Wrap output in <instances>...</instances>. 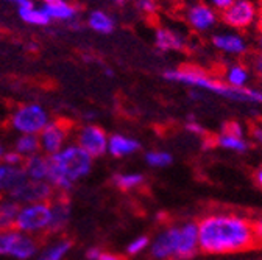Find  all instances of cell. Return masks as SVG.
I'll return each mask as SVG.
<instances>
[{
    "label": "cell",
    "mask_w": 262,
    "mask_h": 260,
    "mask_svg": "<svg viewBox=\"0 0 262 260\" xmlns=\"http://www.w3.org/2000/svg\"><path fill=\"white\" fill-rule=\"evenodd\" d=\"M200 248L206 252L223 254L247 249L254 242L253 224L231 215H214L199 224Z\"/></svg>",
    "instance_id": "1"
},
{
    "label": "cell",
    "mask_w": 262,
    "mask_h": 260,
    "mask_svg": "<svg viewBox=\"0 0 262 260\" xmlns=\"http://www.w3.org/2000/svg\"><path fill=\"white\" fill-rule=\"evenodd\" d=\"M162 78L169 83L181 84L189 89H199L208 95H217L220 99L234 102V103L262 105V89L251 87V86L231 87L225 81L211 77L208 72H205L199 67L184 66V67L166 69L162 72Z\"/></svg>",
    "instance_id": "2"
},
{
    "label": "cell",
    "mask_w": 262,
    "mask_h": 260,
    "mask_svg": "<svg viewBox=\"0 0 262 260\" xmlns=\"http://www.w3.org/2000/svg\"><path fill=\"white\" fill-rule=\"evenodd\" d=\"M50 170L47 182L58 192H69L75 182L86 178L94 164V157L77 144H68L58 153L49 156Z\"/></svg>",
    "instance_id": "3"
},
{
    "label": "cell",
    "mask_w": 262,
    "mask_h": 260,
    "mask_svg": "<svg viewBox=\"0 0 262 260\" xmlns=\"http://www.w3.org/2000/svg\"><path fill=\"white\" fill-rule=\"evenodd\" d=\"M50 112L41 103H24L10 117V126L17 134H36L49 125Z\"/></svg>",
    "instance_id": "4"
},
{
    "label": "cell",
    "mask_w": 262,
    "mask_h": 260,
    "mask_svg": "<svg viewBox=\"0 0 262 260\" xmlns=\"http://www.w3.org/2000/svg\"><path fill=\"white\" fill-rule=\"evenodd\" d=\"M52 223V206L49 201L22 204L17 214L14 227L25 234H38L49 231Z\"/></svg>",
    "instance_id": "5"
},
{
    "label": "cell",
    "mask_w": 262,
    "mask_h": 260,
    "mask_svg": "<svg viewBox=\"0 0 262 260\" xmlns=\"http://www.w3.org/2000/svg\"><path fill=\"white\" fill-rule=\"evenodd\" d=\"M259 13L254 0H233L231 5L220 11V20L228 28L244 33L256 27Z\"/></svg>",
    "instance_id": "6"
},
{
    "label": "cell",
    "mask_w": 262,
    "mask_h": 260,
    "mask_svg": "<svg viewBox=\"0 0 262 260\" xmlns=\"http://www.w3.org/2000/svg\"><path fill=\"white\" fill-rule=\"evenodd\" d=\"M212 47L231 58H242L250 53V41L245 33L237 30H222L211 36Z\"/></svg>",
    "instance_id": "7"
},
{
    "label": "cell",
    "mask_w": 262,
    "mask_h": 260,
    "mask_svg": "<svg viewBox=\"0 0 262 260\" xmlns=\"http://www.w3.org/2000/svg\"><path fill=\"white\" fill-rule=\"evenodd\" d=\"M219 13L206 2H193L186 10V22L196 33H209L220 22Z\"/></svg>",
    "instance_id": "8"
},
{
    "label": "cell",
    "mask_w": 262,
    "mask_h": 260,
    "mask_svg": "<svg viewBox=\"0 0 262 260\" xmlns=\"http://www.w3.org/2000/svg\"><path fill=\"white\" fill-rule=\"evenodd\" d=\"M110 136L98 125H83L77 129L75 144L86 150L92 157H100L108 153Z\"/></svg>",
    "instance_id": "9"
},
{
    "label": "cell",
    "mask_w": 262,
    "mask_h": 260,
    "mask_svg": "<svg viewBox=\"0 0 262 260\" xmlns=\"http://www.w3.org/2000/svg\"><path fill=\"white\" fill-rule=\"evenodd\" d=\"M55 197V188L47 181H25L22 185L14 188L8 193V198L17 201L19 204H30V203H44L52 201Z\"/></svg>",
    "instance_id": "10"
},
{
    "label": "cell",
    "mask_w": 262,
    "mask_h": 260,
    "mask_svg": "<svg viewBox=\"0 0 262 260\" xmlns=\"http://www.w3.org/2000/svg\"><path fill=\"white\" fill-rule=\"evenodd\" d=\"M71 129L62 120H50L49 125L39 133L41 153L52 156L68 145Z\"/></svg>",
    "instance_id": "11"
},
{
    "label": "cell",
    "mask_w": 262,
    "mask_h": 260,
    "mask_svg": "<svg viewBox=\"0 0 262 260\" xmlns=\"http://www.w3.org/2000/svg\"><path fill=\"white\" fill-rule=\"evenodd\" d=\"M155 47L162 53H178L187 49V36L173 27H158L153 33Z\"/></svg>",
    "instance_id": "12"
},
{
    "label": "cell",
    "mask_w": 262,
    "mask_h": 260,
    "mask_svg": "<svg viewBox=\"0 0 262 260\" xmlns=\"http://www.w3.org/2000/svg\"><path fill=\"white\" fill-rule=\"evenodd\" d=\"M41 5L47 11L52 22L74 23L78 20L80 10L69 0H41Z\"/></svg>",
    "instance_id": "13"
},
{
    "label": "cell",
    "mask_w": 262,
    "mask_h": 260,
    "mask_svg": "<svg viewBox=\"0 0 262 260\" xmlns=\"http://www.w3.org/2000/svg\"><path fill=\"white\" fill-rule=\"evenodd\" d=\"M180 243V227H169L156 237V240L151 245V255L155 258H169L172 255H177Z\"/></svg>",
    "instance_id": "14"
},
{
    "label": "cell",
    "mask_w": 262,
    "mask_h": 260,
    "mask_svg": "<svg viewBox=\"0 0 262 260\" xmlns=\"http://www.w3.org/2000/svg\"><path fill=\"white\" fill-rule=\"evenodd\" d=\"M251 78H253V70L241 61L228 64L222 74V81H225L231 87H248Z\"/></svg>",
    "instance_id": "15"
},
{
    "label": "cell",
    "mask_w": 262,
    "mask_h": 260,
    "mask_svg": "<svg viewBox=\"0 0 262 260\" xmlns=\"http://www.w3.org/2000/svg\"><path fill=\"white\" fill-rule=\"evenodd\" d=\"M200 246V235H199V224L187 223L180 227V243L177 255L181 258L190 257L196 252Z\"/></svg>",
    "instance_id": "16"
},
{
    "label": "cell",
    "mask_w": 262,
    "mask_h": 260,
    "mask_svg": "<svg viewBox=\"0 0 262 260\" xmlns=\"http://www.w3.org/2000/svg\"><path fill=\"white\" fill-rule=\"evenodd\" d=\"M28 181L22 166H8L0 162V193H11L14 188Z\"/></svg>",
    "instance_id": "17"
},
{
    "label": "cell",
    "mask_w": 262,
    "mask_h": 260,
    "mask_svg": "<svg viewBox=\"0 0 262 260\" xmlns=\"http://www.w3.org/2000/svg\"><path fill=\"white\" fill-rule=\"evenodd\" d=\"M50 206H52V223L49 231L61 232L71 220V203L62 195H58V197L52 198Z\"/></svg>",
    "instance_id": "18"
},
{
    "label": "cell",
    "mask_w": 262,
    "mask_h": 260,
    "mask_svg": "<svg viewBox=\"0 0 262 260\" xmlns=\"http://www.w3.org/2000/svg\"><path fill=\"white\" fill-rule=\"evenodd\" d=\"M141 150V142L125 134H111L108 139V154L113 157H126Z\"/></svg>",
    "instance_id": "19"
},
{
    "label": "cell",
    "mask_w": 262,
    "mask_h": 260,
    "mask_svg": "<svg viewBox=\"0 0 262 260\" xmlns=\"http://www.w3.org/2000/svg\"><path fill=\"white\" fill-rule=\"evenodd\" d=\"M28 179L31 181H47L49 170H50V160L49 156L44 153L33 154L24 159L22 164Z\"/></svg>",
    "instance_id": "20"
},
{
    "label": "cell",
    "mask_w": 262,
    "mask_h": 260,
    "mask_svg": "<svg viewBox=\"0 0 262 260\" xmlns=\"http://www.w3.org/2000/svg\"><path fill=\"white\" fill-rule=\"evenodd\" d=\"M86 27L97 35H111L116 30V19L105 10H92L86 17Z\"/></svg>",
    "instance_id": "21"
},
{
    "label": "cell",
    "mask_w": 262,
    "mask_h": 260,
    "mask_svg": "<svg viewBox=\"0 0 262 260\" xmlns=\"http://www.w3.org/2000/svg\"><path fill=\"white\" fill-rule=\"evenodd\" d=\"M17 16L24 23L31 25V27H47L52 22L47 11L42 8V5L36 7L35 4L25 8H17Z\"/></svg>",
    "instance_id": "22"
},
{
    "label": "cell",
    "mask_w": 262,
    "mask_h": 260,
    "mask_svg": "<svg viewBox=\"0 0 262 260\" xmlns=\"http://www.w3.org/2000/svg\"><path fill=\"white\" fill-rule=\"evenodd\" d=\"M20 206L17 201L7 198L0 200V231H8L14 227L17 214L20 210Z\"/></svg>",
    "instance_id": "23"
},
{
    "label": "cell",
    "mask_w": 262,
    "mask_h": 260,
    "mask_svg": "<svg viewBox=\"0 0 262 260\" xmlns=\"http://www.w3.org/2000/svg\"><path fill=\"white\" fill-rule=\"evenodd\" d=\"M215 144L223 148V150H229V151H236V153H245L248 148H250V144L245 137L242 136H236V134H231L222 129V131L217 134L215 137Z\"/></svg>",
    "instance_id": "24"
},
{
    "label": "cell",
    "mask_w": 262,
    "mask_h": 260,
    "mask_svg": "<svg viewBox=\"0 0 262 260\" xmlns=\"http://www.w3.org/2000/svg\"><path fill=\"white\" fill-rule=\"evenodd\" d=\"M13 150H16L24 157L41 153L39 136H36V134H19L17 139L14 140V148Z\"/></svg>",
    "instance_id": "25"
},
{
    "label": "cell",
    "mask_w": 262,
    "mask_h": 260,
    "mask_svg": "<svg viewBox=\"0 0 262 260\" xmlns=\"http://www.w3.org/2000/svg\"><path fill=\"white\" fill-rule=\"evenodd\" d=\"M71 249H72V242L68 239H62L47 246L36 260H62Z\"/></svg>",
    "instance_id": "26"
},
{
    "label": "cell",
    "mask_w": 262,
    "mask_h": 260,
    "mask_svg": "<svg viewBox=\"0 0 262 260\" xmlns=\"http://www.w3.org/2000/svg\"><path fill=\"white\" fill-rule=\"evenodd\" d=\"M113 182L116 187H119L120 190H131L136 188L144 182V175L142 173H117L113 176Z\"/></svg>",
    "instance_id": "27"
},
{
    "label": "cell",
    "mask_w": 262,
    "mask_h": 260,
    "mask_svg": "<svg viewBox=\"0 0 262 260\" xmlns=\"http://www.w3.org/2000/svg\"><path fill=\"white\" fill-rule=\"evenodd\" d=\"M145 162L153 169H164L173 164V156L169 151L151 150L145 153Z\"/></svg>",
    "instance_id": "28"
},
{
    "label": "cell",
    "mask_w": 262,
    "mask_h": 260,
    "mask_svg": "<svg viewBox=\"0 0 262 260\" xmlns=\"http://www.w3.org/2000/svg\"><path fill=\"white\" fill-rule=\"evenodd\" d=\"M135 5H136V10L145 16H153L158 11L156 0H135Z\"/></svg>",
    "instance_id": "29"
},
{
    "label": "cell",
    "mask_w": 262,
    "mask_h": 260,
    "mask_svg": "<svg viewBox=\"0 0 262 260\" xmlns=\"http://www.w3.org/2000/svg\"><path fill=\"white\" fill-rule=\"evenodd\" d=\"M148 243H150L148 237L141 235V237L135 239L133 242H131V243L126 246V252H128V254H131V255H135V254H138V252L144 251V249L148 246Z\"/></svg>",
    "instance_id": "30"
},
{
    "label": "cell",
    "mask_w": 262,
    "mask_h": 260,
    "mask_svg": "<svg viewBox=\"0 0 262 260\" xmlns=\"http://www.w3.org/2000/svg\"><path fill=\"white\" fill-rule=\"evenodd\" d=\"M24 156H20L16 150H7L4 157H2V162L4 164H8V166H22L24 164Z\"/></svg>",
    "instance_id": "31"
},
{
    "label": "cell",
    "mask_w": 262,
    "mask_h": 260,
    "mask_svg": "<svg viewBox=\"0 0 262 260\" xmlns=\"http://www.w3.org/2000/svg\"><path fill=\"white\" fill-rule=\"evenodd\" d=\"M222 129H225V131L231 133V134L245 137V129H244L242 123H239V122H229V123H225V126H223Z\"/></svg>",
    "instance_id": "32"
},
{
    "label": "cell",
    "mask_w": 262,
    "mask_h": 260,
    "mask_svg": "<svg viewBox=\"0 0 262 260\" xmlns=\"http://www.w3.org/2000/svg\"><path fill=\"white\" fill-rule=\"evenodd\" d=\"M203 2H206L208 5H211L217 11H223L225 8H228L229 5H231L233 0H203Z\"/></svg>",
    "instance_id": "33"
},
{
    "label": "cell",
    "mask_w": 262,
    "mask_h": 260,
    "mask_svg": "<svg viewBox=\"0 0 262 260\" xmlns=\"http://www.w3.org/2000/svg\"><path fill=\"white\" fill-rule=\"evenodd\" d=\"M186 129H187L189 133H192V134H203L205 133V128L199 122H193V120H189L186 123Z\"/></svg>",
    "instance_id": "34"
},
{
    "label": "cell",
    "mask_w": 262,
    "mask_h": 260,
    "mask_svg": "<svg viewBox=\"0 0 262 260\" xmlns=\"http://www.w3.org/2000/svg\"><path fill=\"white\" fill-rule=\"evenodd\" d=\"M253 70L259 75V77H262V53H256L254 55V58H253Z\"/></svg>",
    "instance_id": "35"
},
{
    "label": "cell",
    "mask_w": 262,
    "mask_h": 260,
    "mask_svg": "<svg viewBox=\"0 0 262 260\" xmlns=\"http://www.w3.org/2000/svg\"><path fill=\"white\" fill-rule=\"evenodd\" d=\"M2 2L14 5L16 8H25V7H30L35 4V0H2Z\"/></svg>",
    "instance_id": "36"
},
{
    "label": "cell",
    "mask_w": 262,
    "mask_h": 260,
    "mask_svg": "<svg viewBox=\"0 0 262 260\" xmlns=\"http://www.w3.org/2000/svg\"><path fill=\"white\" fill-rule=\"evenodd\" d=\"M208 93H205V92H202V90H199V89H189L187 90V97L190 100H193V102H199V100H202V99H205Z\"/></svg>",
    "instance_id": "37"
},
{
    "label": "cell",
    "mask_w": 262,
    "mask_h": 260,
    "mask_svg": "<svg viewBox=\"0 0 262 260\" xmlns=\"http://www.w3.org/2000/svg\"><path fill=\"white\" fill-rule=\"evenodd\" d=\"M251 137L262 145V125H257V126H253L251 128Z\"/></svg>",
    "instance_id": "38"
},
{
    "label": "cell",
    "mask_w": 262,
    "mask_h": 260,
    "mask_svg": "<svg viewBox=\"0 0 262 260\" xmlns=\"http://www.w3.org/2000/svg\"><path fill=\"white\" fill-rule=\"evenodd\" d=\"M100 254H102V249H98V248H91V249L86 251V258H88V260H98Z\"/></svg>",
    "instance_id": "39"
},
{
    "label": "cell",
    "mask_w": 262,
    "mask_h": 260,
    "mask_svg": "<svg viewBox=\"0 0 262 260\" xmlns=\"http://www.w3.org/2000/svg\"><path fill=\"white\" fill-rule=\"evenodd\" d=\"M253 231H254V237L262 240V218L257 220L254 224H253Z\"/></svg>",
    "instance_id": "40"
},
{
    "label": "cell",
    "mask_w": 262,
    "mask_h": 260,
    "mask_svg": "<svg viewBox=\"0 0 262 260\" xmlns=\"http://www.w3.org/2000/svg\"><path fill=\"white\" fill-rule=\"evenodd\" d=\"M98 260H122L119 255H114V254H110V252H102Z\"/></svg>",
    "instance_id": "41"
},
{
    "label": "cell",
    "mask_w": 262,
    "mask_h": 260,
    "mask_svg": "<svg viewBox=\"0 0 262 260\" xmlns=\"http://www.w3.org/2000/svg\"><path fill=\"white\" fill-rule=\"evenodd\" d=\"M256 50L259 52V53H262V33H259V36L256 38Z\"/></svg>",
    "instance_id": "42"
},
{
    "label": "cell",
    "mask_w": 262,
    "mask_h": 260,
    "mask_svg": "<svg viewBox=\"0 0 262 260\" xmlns=\"http://www.w3.org/2000/svg\"><path fill=\"white\" fill-rule=\"evenodd\" d=\"M256 28L259 33H262V11L259 13V17H257V22H256Z\"/></svg>",
    "instance_id": "43"
},
{
    "label": "cell",
    "mask_w": 262,
    "mask_h": 260,
    "mask_svg": "<svg viewBox=\"0 0 262 260\" xmlns=\"http://www.w3.org/2000/svg\"><path fill=\"white\" fill-rule=\"evenodd\" d=\"M256 179H257L259 185L262 187V169H259V170L256 172Z\"/></svg>",
    "instance_id": "44"
},
{
    "label": "cell",
    "mask_w": 262,
    "mask_h": 260,
    "mask_svg": "<svg viewBox=\"0 0 262 260\" xmlns=\"http://www.w3.org/2000/svg\"><path fill=\"white\" fill-rule=\"evenodd\" d=\"M113 4H116V5H125V4H128L129 0H111Z\"/></svg>",
    "instance_id": "45"
},
{
    "label": "cell",
    "mask_w": 262,
    "mask_h": 260,
    "mask_svg": "<svg viewBox=\"0 0 262 260\" xmlns=\"http://www.w3.org/2000/svg\"><path fill=\"white\" fill-rule=\"evenodd\" d=\"M5 151H7V148L0 144V162H2V157H4V154H5Z\"/></svg>",
    "instance_id": "46"
},
{
    "label": "cell",
    "mask_w": 262,
    "mask_h": 260,
    "mask_svg": "<svg viewBox=\"0 0 262 260\" xmlns=\"http://www.w3.org/2000/svg\"><path fill=\"white\" fill-rule=\"evenodd\" d=\"M105 74H106V77H110V78H111V77H114V70H111V69H106V70H105Z\"/></svg>",
    "instance_id": "47"
}]
</instances>
